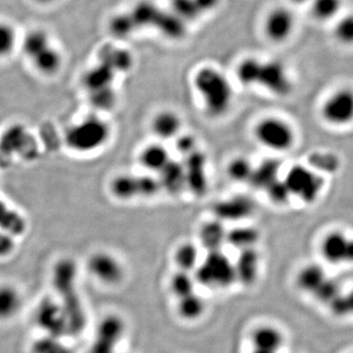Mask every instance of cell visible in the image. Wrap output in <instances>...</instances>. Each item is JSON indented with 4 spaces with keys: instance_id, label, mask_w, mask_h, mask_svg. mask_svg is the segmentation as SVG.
Segmentation results:
<instances>
[{
    "instance_id": "40",
    "label": "cell",
    "mask_w": 353,
    "mask_h": 353,
    "mask_svg": "<svg viewBox=\"0 0 353 353\" xmlns=\"http://www.w3.org/2000/svg\"><path fill=\"white\" fill-rule=\"evenodd\" d=\"M341 0H313L312 14L316 19H332L340 11Z\"/></svg>"
},
{
    "instance_id": "43",
    "label": "cell",
    "mask_w": 353,
    "mask_h": 353,
    "mask_svg": "<svg viewBox=\"0 0 353 353\" xmlns=\"http://www.w3.org/2000/svg\"><path fill=\"white\" fill-rule=\"evenodd\" d=\"M341 294L340 285L334 279L327 277L322 285L318 288L313 296L321 303L328 304Z\"/></svg>"
},
{
    "instance_id": "33",
    "label": "cell",
    "mask_w": 353,
    "mask_h": 353,
    "mask_svg": "<svg viewBox=\"0 0 353 353\" xmlns=\"http://www.w3.org/2000/svg\"><path fill=\"white\" fill-rule=\"evenodd\" d=\"M199 257V250L192 243H181L174 253V260L179 270L189 273L196 268Z\"/></svg>"
},
{
    "instance_id": "34",
    "label": "cell",
    "mask_w": 353,
    "mask_h": 353,
    "mask_svg": "<svg viewBox=\"0 0 353 353\" xmlns=\"http://www.w3.org/2000/svg\"><path fill=\"white\" fill-rule=\"evenodd\" d=\"M160 11L161 10L154 4L143 1L134 7V10L130 15H131L136 29L141 27H150V26L154 27Z\"/></svg>"
},
{
    "instance_id": "6",
    "label": "cell",
    "mask_w": 353,
    "mask_h": 353,
    "mask_svg": "<svg viewBox=\"0 0 353 353\" xmlns=\"http://www.w3.org/2000/svg\"><path fill=\"white\" fill-rule=\"evenodd\" d=\"M292 197L305 204H313L321 196L325 181L307 165L294 164L283 178Z\"/></svg>"
},
{
    "instance_id": "12",
    "label": "cell",
    "mask_w": 353,
    "mask_h": 353,
    "mask_svg": "<svg viewBox=\"0 0 353 353\" xmlns=\"http://www.w3.org/2000/svg\"><path fill=\"white\" fill-rule=\"evenodd\" d=\"M183 169L185 175V189L192 192L194 196H201L208 190V175L206 165L208 158L205 154L196 150L192 154L183 157Z\"/></svg>"
},
{
    "instance_id": "46",
    "label": "cell",
    "mask_w": 353,
    "mask_h": 353,
    "mask_svg": "<svg viewBox=\"0 0 353 353\" xmlns=\"http://www.w3.org/2000/svg\"><path fill=\"white\" fill-rule=\"evenodd\" d=\"M139 176V197L141 199H150L157 196L158 192H161V185L159 181L154 176L141 175Z\"/></svg>"
},
{
    "instance_id": "29",
    "label": "cell",
    "mask_w": 353,
    "mask_h": 353,
    "mask_svg": "<svg viewBox=\"0 0 353 353\" xmlns=\"http://www.w3.org/2000/svg\"><path fill=\"white\" fill-rule=\"evenodd\" d=\"M154 27L167 38L172 39H182L187 32L185 21L173 12H164V11H160Z\"/></svg>"
},
{
    "instance_id": "30",
    "label": "cell",
    "mask_w": 353,
    "mask_h": 353,
    "mask_svg": "<svg viewBox=\"0 0 353 353\" xmlns=\"http://www.w3.org/2000/svg\"><path fill=\"white\" fill-rule=\"evenodd\" d=\"M205 301L196 292L179 299L176 310L181 318L187 321L199 319L205 311Z\"/></svg>"
},
{
    "instance_id": "13",
    "label": "cell",
    "mask_w": 353,
    "mask_h": 353,
    "mask_svg": "<svg viewBox=\"0 0 353 353\" xmlns=\"http://www.w3.org/2000/svg\"><path fill=\"white\" fill-rule=\"evenodd\" d=\"M320 252L328 263H347L352 260V241L343 232L332 231L323 238Z\"/></svg>"
},
{
    "instance_id": "53",
    "label": "cell",
    "mask_w": 353,
    "mask_h": 353,
    "mask_svg": "<svg viewBox=\"0 0 353 353\" xmlns=\"http://www.w3.org/2000/svg\"><path fill=\"white\" fill-rule=\"evenodd\" d=\"M250 353H273L270 352H266V350H256V348H253V350Z\"/></svg>"
},
{
    "instance_id": "4",
    "label": "cell",
    "mask_w": 353,
    "mask_h": 353,
    "mask_svg": "<svg viewBox=\"0 0 353 353\" xmlns=\"http://www.w3.org/2000/svg\"><path fill=\"white\" fill-rule=\"evenodd\" d=\"M253 134L257 143L275 152L292 150L296 141V132L292 125L275 116L259 120L253 129Z\"/></svg>"
},
{
    "instance_id": "38",
    "label": "cell",
    "mask_w": 353,
    "mask_h": 353,
    "mask_svg": "<svg viewBox=\"0 0 353 353\" xmlns=\"http://www.w3.org/2000/svg\"><path fill=\"white\" fill-rule=\"evenodd\" d=\"M170 287L172 292L179 299L194 292L196 280L189 272L179 270L172 276Z\"/></svg>"
},
{
    "instance_id": "15",
    "label": "cell",
    "mask_w": 353,
    "mask_h": 353,
    "mask_svg": "<svg viewBox=\"0 0 353 353\" xmlns=\"http://www.w3.org/2000/svg\"><path fill=\"white\" fill-rule=\"evenodd\" d=\"M294 14L285 7L272 10L265 21L264 30L267 38L273 43L287 41L294 31Z\"/></svg>"
},
{
    "instance_id": "21",
    "label": "cell",
    "mask_w": 353,
    "mask_h": 353,
    "mask_svg": "<svg viewBox=\"0 0 353 353\" xmlns=\"http://www.w3.org/2000/svg\"><path fill=\"white\" fill-rule=\"evenodd\" d=\"M171 159L170 152L161 143H150L139 154V164L150 173H159Z\"/></svg>"
},
{
    "instance_id": "9",
    "label": "cell",
    "mask_w": 353,
    "mask_h": 353,
    "mask_svg": "<svg viewBox=\"0 0 353 353\" xmlns=\"http://www.w3.org/2000/svg\"><path fill=\"white\" fill-rule=\"evenodd\" d=\"M256 85L278 97H289L292 94V83L287 69L281 62L267 61L260 65Z\"/></svg>"
},
{
    "instance_id": "25",
    "label": "cell",
    "mask_w": 353,
    "mask_h": 353,
    "mask_svg": "<svg viewBox=\"0 0 353 353\" xmlns=\"http://www.w3.org/2000/svg\"><path fill=\"white\" fill-rule=\"evenodd\" d=\"M327 273L321 265L310 263L299 270L296 276V285L301 292L314 294L318 288L326 280Z\"/></svg>"
},
{
    "instance_id": "31",
    "label": "cell",
    "mask_w": 353,
    "mask_h": 353,
    "mask_svg": "<svg viewBox=\"0 0 353 353\" xmlns=\"http://www.w3.org/2000/svg\"><path fill=\"white\" fill-rule=\"evenodd\" d=\"M22 299L12 285L0 287V320H8L20 310Z\"/></svg>"
},
{
    "instance_id": "23",
    "label": "cell",
    "mask_w": 353,
    "mask_h": 353,
    "mask_svg": "<svg viewBox=\"0 0 353 353\" xmlns=\"http://www.w3.org/2000/svg\"><path fill=\"white\" fill-rule=\"evenodd\" d=\"M259 239V230L250 225H238L233 229L227 230L226 243L239 252L255 248Z\"/></svg>"
},
{
    "instance_id": "32",
    "label": "cell",
    "mask_w": 353,
    "mask_h": 353,
    "mask_svg": "<svg viewBox=\"0 0 353 353\" xmlns=\"http://www.w3.org/2000/svg\"><path fill=\"white\" fill-rule=\"evenodd\" d=\"M32 64L44 75H54L62 65V57L59 51L52 46H48L38 57L32 60Z\"/></svg>"
},
{
    "instance_id": "45",
    "label": "cell",
    "mask_w": 353,
    "mask_h": 353,
    "mask_svg": "<svg viewBox=\"0 0 353 353\" xmlns=\"http://www.w3.org/2000/svg\"><path fill=\"white\" fill-rule=\"evenodd\" d=\"M16 34L13 28L6 23H0V58L9 57L15 48Z\"/></svg>"
},
{
    "instance_id": "37",
    "label": "cell",
    "mask_w": 353,
    "mask_h": 353,
    "mask_svg": "<svg viewBox=\"0 0 353 353\" xmlns=\"http://www.w3.org/2000/svg\"><path fill=\"white\" fill-rule=\"evenodd\" d=\"M50 46V39L46 32L32 31L26 37L24 43H23V50H24L27 57L32 60Z\"/></svg>"
},
{
    "instance_id": "41",
    "label": "cell",
    "mask_w": 353,
    "mask_h": 353,
    "mask_svg": "<svg viewBox=\"0 0 353 353\" xmlns=\"http://www.w3.org/2000/svg\"><path fill=\"white\" fill-rule=\"evenodd\" d=\"M267 197L269 201L274 204V205L284 206L285 204L289 203L292 196H290L289 190H288L287 185L283 179H278L276 182L269 185L266 190Z\"/></svg>"
},
{
    "instance_id": "54",
    "label": "cell",
    "mask_w": 353,
    "mask_h": 353,
    "mask_svg": "<svg viewBox=\"0 0 353 353\" xmlns=\"http://www.w3.org/2000/svg\"><path fill=\"white\" fill-rule=\"evenodd\" d=\"M290 1L294 2L296 4H303L305 3V2L309 1V0H290Z\"/></svg>"
},
{
    "instance_id": "11",
    "label": "cell",
    "mask_w": 353,
    "mask_h": 353,
    "mask_svg": "<svg viewBox=\"0 0 353 353\" xmlns=\"http://www.w3.org/2000/svg\"><path fill=\"white\" fill-rule=\"evenodd\" d=\"M88 268L99 282L109 285L119 284L125 275L120 260L108 252L94 253L88 259Z\"/></svg>"
},
{
    "instance_id": "28",
    "label": "cell",
    "mask_w": 353,
    "mask_h": 353,
    "mask_svg": "<svg viewBox=\"0 0 353 353\" xmlns=\"http://www.w3.org/2000/svg\"><path fill=\"white\" fill-rule=\"evenodd\" d=\"M115 74V72L109 68L108 65L101 62L97 66L88 70L83 77V83L90 92L101 90V88L112 87Z\"/></svg>"
},
{
    "instance_id": "7",
    "label": "cell",
    "mask_w": 353,
    "mask_h": 353,
    "mask_svg": "<svg viewBox=\"0 0 353 353\" xmlns=\"http://www.w3.org/2000/svg\"><path fill=\"white\" fill-rule=\"evenodd\" d=\"M34 320L44 336L62 339L73 336L71 325L62 306L55 299H46L39 304Z\"/></svg>"
},
{
    "instance_id": "50",
    "label": "cell",
    "mask_w": 353,
    "mask_h": 353,
    "mask_svg": "<svg viewBox=\"0 0 353 353\" xmlns=\"http://www.w3.org/2000/svg\"><path fill=\"white\" fill-rule=\"evenodd\" d=\"M329 306L333 314L341 317L352 312V299L350 296H345L341 294L329 303Z\"/></svg>"
},
{
    "instance_id": "51",
    "label": "cell",
    "mask_w": 353,
    "mask_h": 353,
    "mask_svg": "<svg viewBox=\"0 0 353 353\" xmlns=\"http://www.w3.org/2000/svg\"><path fill=\"white\" fill-rule=\"evenodd\" d=\"M15 236L0 230V259L9 256L16 250Z\"/></svg>"
},
{
    "instance_id": "39",
    "label": "cell",
    "mask_w": 353,
    "mask_h": 353,
    "mask_svg": "<svg viewBox=\"0 0 353 353\" xmlns=\"http://www.w3.org/2000/svg\"><path fill=\"white\" fill-rule=\"evenodd\" d=\"M32 353H74L72 348L62 339L43 336L34 341Z\"/></svg>"
},
{
    "instance_id": "17",
    "label": "cell",
    "mask_w": 353,
    "mask_h": 353,
    "mask_svg": "<svg viewBox=\"0 0 353 353\" xmlns=\"http://www.w3.org/2000/svg\"><path fill=\"white\" fill-rule=\"evenodd\" d=\"M183 121L178 113L173 110L159 111L152 121V131L161 141H170L181 134Z\"/></svg>"
},
{
    "instance_id": "55",
    "label": "cell",
    "mask_w": 353,
    "mask_h": 353,
    "mask_svg": "<svg viewBox=\"0 0 353 353\" xmlns=\"http://www.w3.org/2000/svg\"><path fill=\"white\" fill-rule=\"evenodd\" d=\"M41 3H51V2L55 1V0H38Z\"/></svg>"
},
{
    "instance_id": "2",
    "label": "cell",
    "mask_w": 353,
    "mask_h": 353,
    "mask_svg": "<svg viewBox=\"0 0 353 353\" xmlns=\"http://www.w3.org/2000/svg\"><path fill=\"white\" fill-rule=\"evenodd\" d=\"M194 85L206 115L221 118L229 112L233 104L234 90L222 72L213 67H202L194 77Z\"/></svg>"
},
{
    "instance_id": "44",
    "label": "cell",
    "mask_w": 353,
    "mask_h": 353,
    "mask_svg": "<svg viewBox=\"0 0 353 353\" xmlns=\"http://www.w3.org/2000/svg\"><path fill=\"white\" fill-rule=\"evenodd\" d=\"M172 7L173 13L185 22L196 20L201 15L194 0H172Z\"/></svg>"
},
{
    "instance_id": "48",
    "label": "cell",
    "mask_w": 353,
    "mask_h": 353,
    "mask_svg": "<svg viewBox=\"0 0 353 353\" xmlns=\"http://www.w3.org/2000/svg\"><path fill=\"white\" fill-rule=\"evenodd\" d=\"M134 30H136V27H134L130 14L117 16L111 22V31L116 37H119V38L129 36Z\"/></svg>"
},
{
    "instance_id": "3",
    "label": "cell",
    "mask_w": 353,
    "mask_h": 353,
    "mask_svg": "<svg viewBox=\"0 0 353 353\" xmlns=\"http://www.w3.org/2000/svg\"><path fill=\"white\" fill-rule=\"evenodd\" d=\"M111 127L99 116H88L72 125L65 134V145L72 152L88 154L108 145Z\"/></svg>"
},
{
    "instance_id": "27",
    "label": "cell",
    "mask_w": 353,
    "mask_h": 353,
    "mask_svg": "<svg viewBox=\"0 0 353 353\" xmlns=\"http://www.w3.org/2000/svg\"><path fill=\"white\" fill-rule=\"evenodd\" d=\"M101 63L108 65L115 73L129 71L134 63V58L129 51L113 46L104 48L101 50Z\"/></svg>"
},
{
    "instance_id": "1",
    "label": "cell",
    "mask_w": 353,
    "mask_h": 353,
    "mask_svg": "<svg viewBox=\"0 0 353 353\" xmlns=\"http://www.w3.org/2000/svg\"><path fill=\"white\" fill-rule=\"evenodd\" d=\"M77 275L78 269L73 259H60L53 267L52 284L57 301L68 317L73 336L82 333L87 324V315L77 288Z\"/></svg>"
},
{
    "instance_id": "47",
    "label": "cell",
    "mask_w": 353,
    "mask_h": 353,
    "mask_svg": "<svg viewBox=\"0 0 353 353\" xmlns=\"http://www.w3.org/2000/svg\"><path fill=\"white\" fill-rule=\"evenodd\" d=\"M176 152L180 153L181 157H187L196 152L197 148L196 138L190 134H183L181 132L176 138L174 139Z\"/></svg>"
},
{
    "instance_id": "52",
    "label": "cell",
    "mask_w": 353,
    "mask_h": 353,
    "mask_svg": "<svg viewBox=\"0 0 353 353\" xmlns=\"http://www.w3.org/2000/svg\"><path fill=\"white\" fill-rule=\"evenodd\" d=\"M199 13H208L214 10L220 4V0H194Z\"/></svg>"
},
{
    "instance_id": "24",
    "label": "cell",
    "mask_w": 353,
    "mask_h": 353,
    "mask_svg": "<svg viewBox=\"0 0 353 353\" xmlns=\"http://www.w3.org/2000/svg\"><path fill=\"white\" fill-rule=\"evenodd\" d=\"M307 166L319 175H334L340 171L341 160L336 153L315 150L308 154Z\"/></svg>"
},
{
    "instance_id": "26",
    "label": "cell",
    "mask_w": 353,
    "mask_h": 353,
    "mask_svg": "<svg viewBox=\"0 0 353 353\" xmlns=\"http://www.w3.org/2000/svg\"><path fill=\"white\" fill-rule=\"evenodd\" d=\"M110 192L121 201L139 199V176L131 174H121L111 181Z\"/></svg>"
},
{
    "instance_id": "10",
    "label": "cell",
    "mask_w": 353,
    "mask_h": 353,
    "mask_svg": "<svg viewBox=\"0 0 353 353\" xmlns=\"http://www.w3.org/2000/svg\"><path fill=\"white\" fill-rule=\"evenodd\" d=\"M322 119L331 126L341 127L352 122L353 95L350 90H340L325 101L321 108Z\"/></svg>"
},
{
    "instance_id": "35",
    "label": "cell",
    "mask_w": 353,
    "mask_h": 353,
    "mask_svg": "<svg viewBox=\"0 0 353 353\" xmlns=\"http://www.w3.org/2000/svg\"><path fill=\"white\" fill-rule=\"evenodd\" d=\"M253 168L254 166L248 158L236 157L228 164V176L234 183H250Z\"/></svg>"
},
{
    "instance_id": "49",
    "label": "cell",
    "mask_w": 353,
    "mask_h": 353,
    "mask_svg": "<svg viewBox=\"0 0 353 353\" xmlns=\"http://www.w3.org/2000/svg\"><path fill=\"white\" fill-rule=\"evenodd\" d=\"M334 36L341 43L347 44L352 43L353 21L352 17H345L341 20L334 29Z\"/></svg>"
},
{
    "instance_id": "36",
    "label": "cell",
    "mask_w": 353,
    "mask_h": 353,
    "mask_svg": "<svg viewBox=\"0 0 353 353\" xmlns=\"http://www.w3.org/2000/svg\"><path fill=\"white\" fill-rule=\"evenodd\" d=\"M261 61L256 58H245L236 67V78L245 87L256 85Z\"/></svg>"
},
{
    "instance_id": "5",
    "label": "cell",
    "mask_w": 353,
    "mask_h": 353,
    "mask_svg": "<svg viewBox=\"0 0 353 353\" xmlns=\"http://www.w3.org/2000/svg\"><path fill=\"white\" fill-rule=\"evenodd\" d=\"M196 283L208 288L226 289L236 283L234 262L222 250L208 252L205 259L196 268Z\"/></svg>"
},
{
    "instance_id": "14",
    "label": "cell",
    "mask_w": 353,
    "mask_h": 353,
    "mask_svg": "<svg viewBox=\"0 0 353 353\" xmlns=\"http://www.w3.org/2000/svg\"><path fill=\"white\" fill-rule=\"evenodd\" d=\"M254 202L245 196H236L216 203L213 208L215 219L220 222H241L254 212Z\"/></svg>"
},
{
    "instance_id": "18",
    "label": "cell",
    "mask_w": 353,
    "mask_h": 353,
    "mask_svg": "<svg viewBox=\"0 0 353 353\" xmlns=\"http://www.w3.org/2000/svg\"><path fill=\"white\" fill-rule=\"evenodd\" d=\"M157 175L161 190H166L172 196H178L185 189V169L182 161L171 159Z\"/></svg>"
},
{
    "instance_id": "20",
    "label": "cell",
    "mask_w": 353,
    "mask_h": 353,
    "mask_svg": "<svg viewBox=\"0 0 353 353\" xmlns=\"http://www.w3.org/2000/svg\"><path fill=\"white\" fill-rule=\"evenodd\" d=\"M227 229L224 223L213 219L203 223L199 230V241L208 252L222 250L226 243Z\"/></svg>"
},
{
    "instance_id": "42",
    "label": "cell",
    "mask_w": 353,
    "mask_h": 353,
    "mask_svg": "<svg viewBox=\"0 0 353 353\" xmlns=\"http://www.w3.org/2000/svg\"><path fill=\"white\" fill-rule=\"evenodd\" d=\"M90 101L95 108L99 110H110L116 104V94L112 87L101 88L90 92Z\"/></svg>"
},
{
    "instance_id": "8",
    "label": "cell",
    "mask_w": 353,
    "mask_h": 353,
    "mask_svg": "<svg viewBox=\"0 0 353 353\" xmlns=\"http://www.w3.org/2000/svg\"><path fill=\"white\" fill-rule=\"evenodd\" d=\"M126 334V323L118 315H109L97 327L90 353H122L118 352Z\"/></svg>"
},
{
    "instance_id": "22",
    "label": "cell",
    "mask_w": 353,
    "mask_h": 353,
    "mask_svg": "<svg viewBox=\"0 0 353 353\" xmlns=\"http://www.w3.org/2000/svg\"><path fill=\"white\" fill-rule=\"evenodd\" d=\"M281 162L278 159H266L253 168L250 185L255 190H263L280 179Z\"/></svg>"
},
{
    "instance_id": "16",
    "label": "cell",
    "mask_w": 353,
    "mask_h": 353,
    "mask_svg": "<svg viewBox=\"0 0 353 353\" xmlns=\"http://www.w3.org/2000/svg\"><path fill=\"white\" fill-rule=\"evenodd\" d=\"M260 256L256 248L241 250L234 262L236 282L250 287L256 282L259 274Z\"/></svg>"
},
{
    "instance_id": "19",
    "label": "cell",
    "mask_w": 353,
    "mask_h": 353,
    "mask_svg": "<svg viewBox=\"0 0 353 353\" xmlns=\"http://www.w3.org/2000/svg\"><path fill=\"white\" fill-rule=\"evenodd\" d=\"M253 348L277 353L284 345V334L272 325H261L253 330L252 336Z\"/></svg>"
}]
</instances>
